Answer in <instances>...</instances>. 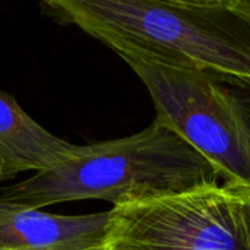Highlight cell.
<instances>
[{
  "label": "cell",
  "mask_w": 250,
  "mask_h": 250,
  "mask_svg": "<svg viewBox=\"0 0 250 250\" xmlns=\"http://www.w3.org/2000/svg\"><path fill=\"white\" fill-rule=\"evenodd\" d=\"M146 86L155 120L209 160L227 183L250 189V110L226 81L212 75L123 57Z\"/></svg>",
  "instance_id": "cell-3"
},
{
  "label": "cell",
  "mask_w": 250,
  "mask_h": 250,
  "mask_svg": "<svg viewBox=\"0 0 250 250\" xmlns=\"http://www.w3.org/2000/svg\"><path fill=\"white\" fill-rule=\"evenodd\" d=\"M243 193V214H245V224H246V233H248V243L250 250V189L242 188Z\"/></svg>",
  "instance_id": "cell-7"
},
{
  "label": "cell",
  "mask_w": 250,
  "mask_h": 250,
  "mask_svg": "<svg viewBox=\"0 0 250 250\" xmlns=\"http://www.w3.org/2000/svg\"><path fill=\"white\" fill-rule=\"evenodd\" d=\"M123 57L195 69L250 91V0H44Z\"/></svg>",
  "instance_id": "cell-1"
},
{
  "label": "cell",
  "mask_w": 250,
  "mask_h": 250,
  "mask_svg": "<svg viewBox=\"0 0 250 250\" xmlns=\"http://www.w3.org/2000/svg\"><path fill=\"white\" fill-rule=\"evenodd\" d=\"M103 250H249L242 186L113 207Z\"/></svg>",
  "instance_id": "cell-4"
},
{
  "label": "cell",
  "mask_w": 250,
  "mask_h": 250,
  "mask_svg": "<svg viewBox=\"0 0 250 250\" xmlns=\"http://www.w3.org/2000/svg\"><path fill=\"white\" fill-rule=\"evenodd\" d=\"M223 183L209 160L154 120L135 135L81 146L75 158L7 188L0 199L37 209L85 199L119 207Z\"/></svg>",
  "instance_id": "cell-2"
},
{
  "label": "cell",
  "mask_w": 250,
  "mask_h": 250,
  "mask_svg": "<svg viewBox=\"0 0 250 250\" xmlns=\"http://www.w3.org/2000/svg\"><path fill=\"white\" fill-rule=\"evenodd\" d=\"M81 146L51 135L0 91V183L26 171H45L75 158Z\"/></svg>",
  "instance_id": "cell-6"
},
{
  "label": "cell",
  "mask_w": 250,
  "mask_h": 250,
  "mask_svg": "<svg viewBox=\"0 0 250 250\" xmlns=\"http://www.w3.org/2000/svg\"><path fill=\"white\" fill-rule=\"evenodd\" d=\"M110 211L59 215L0 199V250H103Z\"/></svg>",
  "instance_id": "cell-5"
}]
</instances>
